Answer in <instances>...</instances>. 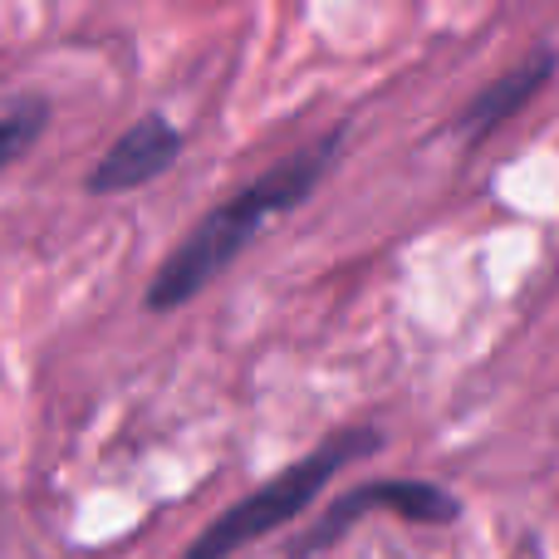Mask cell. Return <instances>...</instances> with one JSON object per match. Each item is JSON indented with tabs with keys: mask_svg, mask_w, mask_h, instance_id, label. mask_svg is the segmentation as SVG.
<instances>
[{
	"mask_svg": "<svg viewBox=\"0 0 559 559\" xmlns=\"http://www.w3.org/2000/svg\"><path fill=\"white\" fill-rule=\"evenodd\" d=\"M344 138H348V128H334L329 138L299 147L295 157L275 163L271 173L246 182L236 197H226L212 216H202V222L182 236V246L163 261V271L153 275V285H147V309H182L187 299L202 295L216 275L231 271V261L275 222V216L295 212V206L324 182V173L334 167Z\"/></svg>",
	"mask_w": 559,
	"mask_h": 559,
	"instance_id": "cell-1",
	"label": "cell"
},
{
	"mask_svg": "<svg viewBox=\"0 0 559 559\" xmlns=\"http://www.w3.org/2000/svg\"><path fill=\"white\" fill-rule=\"evenodd\" d=\"M378 442H383V437H378L373 427H348V432H334L329 442H319L309 456H299L295 466H285L280 476H271L261 491H251L246 501H236L231 511L216 515V521L182 550V559H231L236 550H246V545L275 535L280 525L299 521V515L319 501V491H324V486L334 481L348 462L378 452Z\"/></svg>",
	"mask_w": 559,
	"mask_h": 559,
	"instance_id": "cell-2",
	"label": "cell"
},
{
	"mask_svg": "<svg viewBox=\"0 0 559 559\" xmlns=\"http://www.w3.org/2000/svg\"><path fill=\"white\" fill-rule=\"evenodd\" d=\"M373 506L397 511L413 525H452L456 515H462L456 496L442 491L437 481H368V486H358V491L338 496V501L319 515V531L305 540V550H319V545L338 540V535H344L364 511H373Z\"/></svg>",
	"mask_w": 559,
	"mask_h": 559,
	"instance_id": "cell-3",
	"label": "cell"
},
{
	"mask_svg": "<svg viewBox=\"0 0 559 559\" xmlns=\"http://www.w3.org/2000/svg\"><path fill=\"white\" fill-rule=\"evenodd\" d=\"M182 157V133L167 123L163 114H143L88 173V192L94 197H118L138 192V187L157 182L167 167Z\"/></svg>",
	"mask_w": 559,
	"mask_h": 559,
	"instance_id": "cell-4",
	"label": "cell"
},
{
	"mask_svg": "<svg viewBox=\"0 0 559 559\" xmlns=\"http://www.w3.org/2000/svg\"><path fill=\"white\" fill-rule=\"evenodd\" d=\"M555 74V55L550 49H535L525 64H515L511 74H501L496 84H486L481 94L472 98V104L462 108V118H456V133L466 138V143H481V138H491L501 123H511L515 114H521L525 104H531L535 94H540L545 84H550Z\"/></svg>",
	"mask_w": 559,
	"mask_h": 559,
	"instance_id": "cell-5",
	"label": "cell"
},
{
	"mask_svg": "<svg viewBox=\"0 0 559 559\" xmlns=\"http://www.w3.org/2000/svg\"><path fill=\"white\" fill-rule=\"evenodd\" d=\"M45 123H49V104L45 98H35V94L15 98L10 108H0V167L20 163V157L39 143Z\"/></svg>",
	"mask_w": 559,
	"mask_h": 559,
	"instance_id": "cell-6",
	"label": "cell"
}]
</instances>
